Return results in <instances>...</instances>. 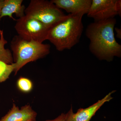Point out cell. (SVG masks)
Listing matches in <instances>:
<instances>
[{"label": "cell", "instance_id": "1", "mask_svg": "<svg viewBox=\"0 0 121 121\" xmlns=\"http://www.w3.org/2000/svg\"><path fill=\"white\" fill-rule=\"evenodd\" d=\"M115 18L91 23L87 26L86 35L90 41L91 53L101 60L111 61L121 57V45L114 36Z\"/></svg>", "mask_w": 121, "mask_h": 121}, {"label": "cell", "instance_id": "2", "mask_svg": "<svg viewBox=\"0 0 121 121\" xmlns=\"http://www.w3.org/2000/svg\"><path fill=\"white\" fill-rule=\"evenodd\" d=\"M83 15L68 14L51 27L47 40L59 51L70 50L79 42L83 30Z\"/></svg>", "mask_w": 121, "mask_h": 121}, {"label": "cell", "instance_id": "3", "mask_svg": "<svg viewBox=\"0 0 121 121\" xmlns=\"http://www.w3.org/2000/svg\"><path fill=\"white\" fill-rule=\"evenodd\" d=\"M11 48L15 67L13 72L16 75L27 64L48 55L51 46L49 44L27 41L17 35L13 38Z\"/></svg>", "mask_w": 121, "mask_h": 121}, {"label": "cell", "instance_id": "4", "mask_svg": "<svg viewBox=\"0 0 121 121\" xmlns=\"http://www.w3.org/2000/svg\"><path fill=\"white\" fill-rule=\"evenodd\" d=\"M25 14L51 27L66 16L51 1L47 0H31Z\"/></svg>", "mask_w": 121, "mask_h": 121}, {"label": "cell", "instance_id": "5", "mask_svg": "<svg viewBox=\"0 0 121 121\" xmlns=\"http://www.w3.org/2000/svg\"><path fill=\"white\" fill-rule=\"evenodd\" d=\"M51 27L36 19L26 15L16 20L15 26L18 35L22 39L41 43L47 40Z\"/></svg>", "mask_w": 121, "mask_h": 121}, {"label": "cell", "instance_id": "6", "mask_svg": "<svg viewBox=\"0 0 121 121\" xmlns=\"http://www.w3.org/2000/svg\"><path fill=\"white\" fill-rule=\"evenodd\" d=\"M121 0H92L87 16L98 22L121 16Z\"/></svg>", "mask_w": 121, "mask_h": 121}, {"label": "cell", "instance_id": "7", "mask_svg": "<svg viewBox=\"0 0 121 121\" xmlns=\"http://www.w3.org/2000/svg\"><path fill=\"white\" fill-rule=\"evenodd\" d=\"M52 3L59 8L65 10L69 14H87L92 0H52Z\"/></svg>", "mask_w": 121, "mask_h": 121}, {"label": "cell", "instance_id": "8", "mask_svg": "<svg viewBox=\"0 0 121 121\" xmlns=\"http://www.w3.org/2000/svg\"><path fill=\"white\" fill-rule=\"evenodd\" d=\"M37 113L29 105L22 106L20 109L13 104L12 108L0 121H36Z\"/></svg>", "mask_w": 121, "mask_h": 121}, {"label": "cell", "instance_id": "9", "mask_svg": "<svg viewBox=\"0 0 121 121\" xmlns=\"http://www.w3.org/2000/svg\"><path fill=\"white\" fill-rule=\"evenodd\" d=\"M114 91L109 93L101 100L96 103L85 109H80L76 113H73V119L75 121H90L91 118L95 115L103 105L107 102H109L112 98L111 95Z\"/></svg>", "mask_w": 121, "mask_h": 121}, {"label": "cell", "instance_id": "10", "mask_svg": "<svg viewBox=\"0 0 121 121\" xmlns=\"http://www.w3.org/2000/svg\"><path fill=\"white\" fill-rule=\"evenodd\" d=\"M23 2V0H4L1 11L0 20L4 17L8 16L15 20L13 17V13L19 18L24 16L26 8L22 4Z\"/></svg>", "mask_w": 121, "mask_h": 121}, {"label": "cell", "instance_id": "11", "mask_svg": "<svg viewBox=\"0 0 121 121\" xmlns=\"http://www.w3.org/2000/svg\"><path fill=\"white\" fill-rule=\"evenodd\" d=\"M7 43L4 37L3 30L0 29V60L8 64H12L13 62L11 51L4 48Z\"/></svg>", "mask_w": 121, "mask_h": 121}, {"label": "cell", "instance_id": "12", "mask_svg": "<svg viewBox=\"0 0 121 121\" xmlns=\"http://www.w3.org/2000/svg\"><path fill=\"white\" fill-rule=\"evenodd\" d=\"M13 63L8 64L0 60V82H3L9 78L12 72L14 71Z\"/></svg>", "mask_w": 121, "mask_h": 121}, {"label": "cell", "instance_id": "13", "mask_svg": "<svg viewBox=\"0 0 121 121\" xmlns=\"http://www.w3.org/2000/svg\"><path fill=\"white\" fill-rule=\"evenodd\" d=\"M17 84L19 90L24 93L30 92L32 90L33 86L32 82L30 79L22 77L18 79Z\"/></svg>", "mask_w": 121, "mask_h": 121}, {"label": "cell", "instance_id": "14", "mask_svg": "<svg viewBox=\"0 0 121 121\" xmlns=\"http://www.w3.org/2000/svg\"><path fill=\"white\" fill-rule=\"evenodd\" d=\"M73 112L72 110V107L70 109L68 113L66 114V121H75L73 119Z\"/></svg>", "mask_w": 121, "mask_h": 121}, {"label": "cell", "instance_id": "15", "mask_svg": "<svg viewBox=\"0 0 121 121\" xmlns=\"http://www.w3.org/2000/svg\"><path fill=\"white\" fill-rule=\"evenodd\" d=\"M45 121H66V114L64 113L59 116L56 119L52 120H47Z\"/></svg>", "mask_w": 121, "mask_h": 121}, {"label": "cell", "instance_id": "16", "mask_svg": "<svg viewBox=\"0 0 121 121\" xmlns=\"http://www.w3.org/2000/svg\"><path fill=\"white\" fill-rule=\"evenodd\" d=\"M115 31H116V33H117V36L118 37V38L119 39H121V29H119V28H116L115 29Z\"/></svg>", "mask_w": 121, "mask_h": 121}, {"label": "cell", "instance_id": "17", "mask_svg": "<svg viewBox=\"0 0 121 121\" xmlns=\"http://www.w3.org/2000/svg\"><path fill=\"white\" fill-rule=\"evenodd\" d=\"M4 0H0V15L1 11L4 4Z\"/></svg>", "mask_w": 121, "mask_h": 121}]
</instances>
